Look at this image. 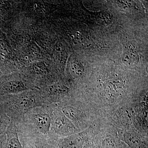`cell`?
I'll list each match as a JSON object with an SVG mask.
<instances>
[{"label":"cell","mask_w":148,"mask_h":148,"mask_svg":"<svg viewBox=\"0 0 148 148\" xmlns=\"http://www.w3.org/2000/svg\"><path fill=\"white\" fill-rule=\"evenodd\" d=\"M54 139L58 148H82L84 145L83 140L77 134L65 137L55 136Z\"/></svg>","instance_id":"obj_6"},{"label":"cell","mask_w":148,"mask_h":148,"mask_svg":"<svg viewBox=\"0 0 148 148\" xmlns=\"http://www.w3.org/2000/svg\"><path fill=\"white\" fill-rule=\"evenodd\" d=\"M82 148H100L99 146L96 143H88L85 144Z\"/></svg>","instance_id":"obj_12"},{"label":"cell","mask_w":148,"mask_h":148,"mask_svg":"<svg viewBox=\"0 0 148 148\" xmlns=\"http://www.w3.org/2000/svg\"><path fill=\"white\" fill-rule=\"evenodd\" d=\"M77 132L76 127L65 116L56 104L51 118V135L65 137L75 134Z\"/></svg>","instance_id":"obj_3"},{"label":"cell","mask_w":148,"mask_h":148,"mask_svg":"<svg viewBox=\"0 0 148 148\" xmlns=\"http://www.w3.org/2000/svg\"><path fill=\"white\" fill-rule=\"evenodd\" d=\"M34 87L29 81L19 75H12L0 78V97L16 94Z\"/></svg>","instance_id":"obj_4"},{"label":"cell","mask_w":148,"mask_h":148,"mask_svg":"<svg viewBox=\"0 0 148 148\" xmlns=\"http://www.w3.org/2000/svg\"><path fill=\"white\" fill-rule=\"evenodd\" d=\"M56 104H43L28 111L23 121L16 125L19 131L43 138H49L51 134V118Z\"/></svg>","instance_id":"obj_2"},{"label":"cell","mask_w":148,"mask_h":148,"mask_svg":"<svg viewBox=\"0 0 148 148\" xmlns=\"http://www.w3.org/2000/svg\"><path fill=\"white\" fill-rule=\"evenodd\" d=\"M11 121V119L8 116L0 106V135L5 133Z\"/></svg>","instance_id":"obj_8"},{"label":"cell","mask_w":148,"mask_h":148,"mask_svg":"<svg viewBox=\"0 0 148 148\" xmlns=\"http://www.w3.org/2000/svg\"><path fill=\"white\" fill-rule=\"evenodd\" d=\"M11 52V47L7 40L4 37H0V57L3 59H8Z\"/></svg>","instance_id":"obj_7"},{"label":"cell","mask_w":148,"mask_h":148,"mask_svg":"<svg viewBox=\"0 0 148 148\" xmlns=\"http://www.w3.org/2000/svg\"><path fill=\"white\" fill-rule=\"evenodd\" d=\"M32 72L35 75L44 76L48 74L46 66L42 63H36L34 64L32 67Z\"/></svg>","instance_id":"obj_10"},{"label":"cell","mask_w":148,"mask_h":148,"mask_svg":"<svg viewBox=\"0 0 148 148\" xmlns=\"http://www.w3.org/2000/svg\"><path fill=\"white\" fill-rule=\"evenodd\" d=\"M1 73V70H0V74Z\"/></svg>","instance_id":"obj_13"},{"label":"cell","mask_w":148,"mask_h":148,"mask_svg":"<svg viewBox=\"0 0 148 148\" xmlns=\"http://www.w3.org/2000/svg\"><path fill=\"white\" fill-rule=\"evenodd\" d=\"M78 61H72L70 65V70L72 75L75 77L82 76L83 74L84 69Z\"/></svg>","instance_id":"obj_9"},{"label":"cell","mask_w":148,"mask_h":148,"mask_svg":"<svg viewBox=\"0 0 148 148\" xmlns=\"http://www.w3.org/2000/svg\"><path fill=\"white\" fill-rule=\"evenodd\" d=\"M6 142V135L5 133L0 135V148H5Z\"/></svg>","instance_id":"obj_11"},{"label":"cell","mask_w":148,"mask_h":148,"mask_svg":"<svg viewBox=\"0 0 148 148\" xmlns=\"http://www.w3.org/2000/svg\"><path fill=\"white\" fill-rule=\"evenodd\" d=\"M43 104L39 90L36 89L0 97V106L16 125L23 121L28 111Z\"/></svg>","instance_id":"obj_1"},{"label":"cell","mask_w":148,"mask_h":148,"mask_svg":"<svg viewBox=\"0 0 148 148\" xmlns=\"http://www.w3.org/2000/svg\"><path fill=\"white\" fill-rule=\"evenodd\" d=\"M5 134L6 142L5 148H23L18 135V128L12 120L7 128Z\"/></svg>","instance_id":"obj_5"}]
</instances>
